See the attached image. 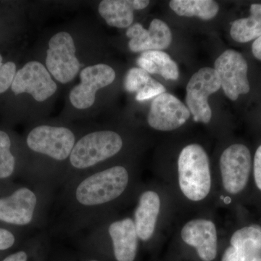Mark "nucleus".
<instances>
[{"label": "nucleus", "instance_id": "obj_8", "mask_svg": "<svg viewBox=\"0 0 261 261\" xmlns=\"http://www.w3.org/2000/svg\"><path fill=\"white\" fill-rule=\"evenodd\" d=\"M46 66L49 73L62 84L71 82L80 71L81 63L69 33L61 32L51 38L47 51Z\"/></svg>", "mask_w": 261, "mask_h": 261}, {"label": "nucleus", "instance_id": "obj_21", "mask_svg": "<svg viewBox=\"0 0 261 261\" xmlns=\"http://www.w3.org/2000/svg\"><path fill=\"white\" fill-rule=\"evenodd\" d=\"M169 6L180 16H196L203 20L214 18L219 10L218 3L212 0H172Z\"/></svg>", "mask_w": 261, "mask_h": 261}, {"label": "nucleus", "instance_id": "obj_22", "mask_svg": "<svg viewBox=\"0 0 261 261\" xmlns=\"http://www.w3.org/2000/svg\"><path fill=\"white\" fill-rule=\"evenodd\" d=\"M15 159L11 152L9 135L0 130V180L11 177L15 169Z\"/></svg>", "mask_w": 261, "mask_h": 261}, {"label": "nucleus", "instance_id": "obj_16", "mask_svg": "<svg viewBox=\"0 0 261 261\" xmlns=\"http://www.w3.org/2000/svg\"><path fill=\"white\" fill-rule=\"evenodd\" d=\"M161 211V198L157 192H142L134 213V222L139 239L147 242L153 236Z\"/></svg>", "mask_w": 261, "mask_h": 261}, {"label": "nucleus", "instance_id": "obj_20", "mask_svg": "<svg viewBox=\"0 0 261 261\" xmlns=\"http://www.w3.org/2000/svg\"><path fill=\"white\" fill-rule=\"evenodd\" d=\"M233 40L246 43L261 37V4H252L248 18L233 21L230 30Z\"/></svg>", "mask_w": 261, "mask_h": 261}, {"label": "nucleus", "instance_id": "obj_18", "mask_svg": "<svg viewBox=\"0 0 261 261\" xmlns=\"http://www.w3.org/2000/svg\"><path fill=\"white\" fill-rule=\"evenodd\" d=\"M149 4L147 0H103L98 10L108 25L125 29L133 23L134 11L145 9Z\"/></svg>", "mask_w": 261, "mask_h": 261}, {"label": "nucleus", "instance_id": "obj_29", "mask_svg": "<svg viewBox=\"0 0 261 261\" xmlns=\"http://www.w3.org/2000/svg\"><path fill=\"white\" fill-rule=\"evenodd\" d=\"M252 51L253 56L261 61V37L255 39L252 45Z\"/></svg>", "mask_w": 261, "mask_h": 261}, {"label": "nucleus", "instance_id": "obj_4", "mask_svg": "<svg viewBox=\"0 0 261 261\" xmlns=\"http://www.w3.org/2000/svg\"><path fill=\"white\" fill-rule=\"evenodd\" d=\"M178 183L184 195L197 202L209 195L211 188L208 156L200 145L191 144L180 152L178 160Z\"/></svg>", "mask_w": 261, "mask_h": 261}, {"label": "nucleus", "instance_id": "obj_7", "mask_svg": "<svg viewBox=\"0 0 261 261\" xmlns=\"http://www.w3.org/2000/svg\"><path fill=\"white\" fill-rule=\"evenodd\" d=\"M219 77L214 68L205 67L192 75L187 86L186 103L194 121L208 123L212 111L208 97L221 88Z\"/></svg>", "mask_w": 261, "mask_h": 261}, {"label": "nucleus", "instance_id": "obj_31", "mask_svg": "<svg viewBox=\"0 0 261 261\" xmlns=\"http://www.w3.org/2000/svg\"><path fill=\"white\" fill-rule=\"evenodd\" d=\"M88 261H100V260H96V259H92V260H89Z\"/></svg>", "mask_w": 261, "mask_h": 261}, {"label": "nucleus", "instance_id": "obj_28", "mask_svg": "<svg viewBox=\"0 0 261 261\" xmlns=\"http://www.w3.org/2000/svg\"><path fill=\"white\" fill-rule=\"evenodd\" d=\"M28 253L23 250H20L8 255L3 261H28Z\"/></svg>", "mask_w": 261, "mask_h": 261}, {"label": "nucleus", "instance_id": "obj_3", "mask_svg": "<svg viewBox=\"0 0 261 261\" xmlns=\"http://www.w3.org/2000/svg\"><path fill=\"white\" fill-rule=\"evenodd\" d=\"M123 146L121 136L113 130H95L81 137L70 154L61 185L71 178L99 169L101 163L119 153Z\"/></svg>", "mask_w": 261, "mask_h": 261}, {"label": "nucleus", "instance_id": "obj_11", "mask_svg": "<svg viewBox=\"0 0 261 261\" xmlns=\"http://www.w3.org/2000/svg\"><path fill=\"white\" fill-rule=\"evenodd\" d=\"M11 88L16 95L28 93L37 102H44L56 93L58 86L46 67L31 61L17 72Z\"/></svg>", "mask_w": 261, "mask_h": 261}, {"label": "nucleus", "instance_id": "obj_27", "mask_svg": "<svg viewBox=\"0 0 261 261\" xmlns=\"http://www.w3.org/2000/svg\"><path fill=\"white\" fill-rule=\"evenodd\" d=\"M15 237L10 230L0 228V250H6L14 245Z\"/></svg>", "mask_w": 261, "mask_h": 261}, {"label": "nucleus", "instance_id": "obj_15", "mask_svg": "<svg viewBox=\"0 0 261 261\" xmlns=\"http://www.w3.org/2000/svg\"><path fill=\"white\" fill-rule=\"evenodd\" d=\"M106 233L112 244L116 261H135L140 239L133 219L127 217L109 223Z\"/></svg>", "mask_w": 261, "mask_h": 261}, {"label": "nucleus", "instance_id": "obj_19", "mask_svg": "<svg viewBox=\"0 0 261 261\" xmlns=\"http://www.w3.org/2000/svg\"><path fill=\"white\" fill-rule=\"evenodd\" d=\"M137 63L149 74H159L167 80H176L179 75L177 64L163 51H144Z\"/></svg>", "mask_w": 261, "mask_h": 261}, {"label": "nucleus", "instance_id": "obj_23", "mask_svg": "<svg viewBox=\"0 0 261 261\" xmlns=\"http://www.w3.org/2000/svg\"><path fill=\"white\" fill-rule=\"evenodd\" d=\"M149 73L140 68H132L128 70L124 81L127 92H139L152 81Z\"/></svg>", "mask_w": 261, "mask_h": 261}, {"label": "nucleus", "instance_id": "obj_6", "mask_svg": "<svg viewBox=\"0 0 261 261\" xmlns=\"http://www.w3.org/2000/svg\"><path fill=\"white\" fill-rule=\"evenodd\" d=\"M220 169L225 191L231 195L243 193L251 179L252 159L250 149L243 144L229 146L221 154Z\"/></svg>", "mask_w": 261, "mask_h": 261}, {"label": "nucleus", "instance_id": "obj_2", "mask_svg": "<svg viewBox=\"0 0 261 261\" xmlns=\"http://www.w3.org/2000/svg\"><path fill=\"white\" fill-rule=\"evenodd\" d=\"M54 188L42 184L23 186L10 195L0 197V221L17 226L38 224L46 221L48 211L54 200Z\"/></svg>", "mask_w": 261, "mask_h": 261}, {"label": "nucleus", "instance_id": "obj_9", "mask_svg": "<svg viewBox=\"0 0 261 261\" xmlns=\"http://www.w3.org/2000/svg\"><path fill=\"white\" fill-rule=\"evenodd\" d=\"M214 66L221 87L230 99L237 100L240 94L250 92V84L247 79L248 65L240 53L227 49L216 59Z\"/></svg>", "mask_w": 261, "mask_h": 261}, {"label": "nucleus", "instance_id": "obj_1", "mask_svg": "<svg viewBox=\"0 0 261 261\" xmlns=\"http://www.w3.org/2000/svg\"><path fill=\"white\" fill-rule=\"evenodd\" d=\"M130 175L123 166L90 171L61 185L58 200V227L73 235L103 221L106 209L128 189Z\"/></svg>", "mask_w": 261, "mask_h": 261}, {"label": "nucleus", "instance_id": "obj_24", "mask_svg": "<svg viewBox=\"0 0 261 261\" xmlns=\"http://www.w3.org/2000/svg\"><path fill=\"white\" fill-rule=\"evenodd\" d=\"M16 73V65L13 62H7L0 67V94L11 87Z\"/></svg>", "mask_w": 261, "mask_h": 261}, {"label": "nucleus", "instance_id": "obj_14", "mask_svg": "<svg viewBox=\"0 0 261 261\" xmlns=\"http://www.w3.org/2000/svg\"><path fill=\"white\" fill-rule=\"evenodd\" d=\"M182 240L195 248L202 261L214 260L217 255L218 237L216 225L209 220L195 219L182 228Z\"/></svg>", "mask_w": 261, "mask_h": 261}, {"label": "nucleus", "instance_id": "obj_30", "mask_svg": "<svg viewBox=\"0 0 261 261\" xmlns=\"http://www.w3.org/2000/svg\"><path fill=\"white\" fill-rule=\"evenodd\" d=\"M3 65V57L0 55V67Z\"/></svg>", "mask_w": 261, "mask_h": 261}, {"label": "nucleus", "instance_id": "obj_5", "mask_svg": "<svg viewBox=\"0 0 261 261\" xmlns=\"http://www.w3.org/2000/svg\"><path fill=\"white\" fill-rule=\"evenodd\" d=\"M75 142L74 133L69 128L48 125L35 127L27 138L32 152L58 163L68 162Z\"/></svg>", "mask_w": 261, "mask_h": 261}, {"label": "nucleus", "instance_id": "obj_13", "mask_svg": "<svg viewBox=\"0 0 261 261\" xmlns=\"http://www.w3.org/2000/svg\"><path fill=\"white\" fill-rule=\"evenodd\" d=\"M126 34L130 38L128 47L133 53L161 51L169 47L172 41L171 29L160 19H154L148 30L140 23L134 24L128 27Z\"/></svg>", "mask_w": 261, "mask_h": 261}, {"label": "nucleus", "instance_id": "obj_25", "mask_svg": "<svg viewBox=\"0 0 261 261\" xmlns=\"http://www.w3.org/2000/svg\"><path fill=\"white\" fill-rule=\"evenodd\" d=\"M165 92H166V88L164 86L152 79L145 88L137 92L136 99L139 102H143V101L147 100L151 98L158 97Z\"/></svg>", "mask_w": 261, "mask_h": 261}, {"label": "nucleus", "instance_id": "obj_26", "mask_svg": "<svg viewBox=\"0 0 261 261\" xmlns=\"http://www.w3.org/2000/svg\"><path fill=\"white\" fill-rule=\"evenodd\" d=\"M252 174L254 185L261 194V145L257 147L252 160Z\"/></svg>", "mask_w": 261, "mask_h": 261}, {"label": "nucleus", "instance_id": "obj_12", "mask_svg": "<svg viewBox=\"0 0 261 261\" xmlns=\"http://www.w3.org/2000/svg\"><path fill=\"white\" fill-rule=\"evenodd\" d=\"M190 114L188 108L177 97L165 92L154 98L147 121L154 129L167 132L185 124Z\"/></svg>", "mask_w": 261, "mask_h": 261}, {"label": "nucleus", "instance_id": "obj_17", "mask_svg": "<svg viewBox=\"0 0 261 261\" xmlns=\"http://www.w3.org/2000/svg\"><path fill=\"white\" fill-rule=\"evenodd\" d=\"M234 261H261V224L250 223L233 231L230 238Z\"/></svg>", "mask_w": 261, "mask_h": 261}, {"label": "nucleus", "instance_id": "obj_10", "mask_svg": "<svg viewBox=\"0 0 261 261\" xmlns=\"http://www.w3.org/2000/svg\"><path fill=\"white\" fill-rule=\"evenodd\" d=\"M115 79L116 72L108 65L97 64L84 68L80 73L81 83L70 93L72 106L80 110L92 107L97 91L112 84Z\"/></svg>", "mask_w": 261, "mask_h": 261}]
</instances>
